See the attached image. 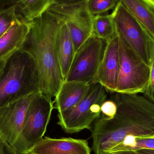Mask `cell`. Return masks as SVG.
I'll return each instance as SVG.
<instances>
[{
	"label": "cell",
	"mask_w": 154,
	"mask_h": 154,
	"mask_svg": "<svg viewBox=\"0 0 154 154\" xmlns=\"http://www.w3.org/2000/svg\"><path fill=\"white\" fill-rule=\"evenodd\" d=\"M117 111L110 118L100 115L92 128L95 154H110L129 136L154 137V103L140 94L117 93L112 97Z\"/></svg>",
	"instance_id": "cell-1"
},
{
	"label": "cell",
	"mask_w": 154,
	"mask_h": 154,
	"mask_svg": "<svg viewBox=\"0 0 154 154\" xmlns=\"http://www.w3.org/2000/svg\"><path fill=\"white\" fill-rule=\"evenodd\" d=\"M61 20L47 11L30 22L29 31L22 50L36 61L40 79V92L55 98L64 79L58 57V34Z\"/></svg>",
	"instance_id": "cell-2"
},
{
	"label": "cell",
	"mask_w": 154,
	"mask_h": 154,
	"mask_svg": "<svg viewBox=\"0 0 154 154\" xmlns=\"http://www.w3.org/2000/svg\"><path fill=\"white\" fill-rule=\"evenodd\" d=\"M39 91L36 61L28 52L16 51L7 59L0 77V108Z\"/></svg>",
	"instance_id": "cell-3"
},
{
	"label": "cell",
	"mask_w": 154,
	"mask_h": 154,
	"mask_svg": "<svg viewBox=\"0 0 154 154\" xmlns=\"http://www.w3.org/2000/svg\"><path fill=\"white\" fill-rule=\"evenodd\" d=\"M54 108L51 98L40 91L36 93L28 108L20 134L12 146L16 153L26 154L43 138Z\"/></svg>",
	"instance_id": "cell-4"
},
{
	"label": "cell",
	"mask_w": 154,
	"mask_h": 154,
	"mask_svg": "<svg viewBox=\"0 0 154 154\" xmlns=\"http://www.w3.org/2000/svg\"><path fill=\"white\" fill-rule=\"evenodd\" d=\"M107 91L100 83H92L83 98L69 110L58 113L57 124L66 133L73 134L92 129V124L101 115V106Z\"/></svg>",
	"instance_id": "cell-5"
},
{
	"label": "cell",
	"mask_w": 154,
	"mask_h": 154,
	"mask_svg": "<svg viewBox=\"0 0 154 154\" xmlns=\"http://www.w3.org/2000/svg\"><path fill=\"white\" fill-rule=\"evenodd\" d=\"M111 14L119 37L150 66L154 40L150 33L120 1Z\"/></svg>",
	"instance_id": "cell-6"
},
{
	"label": "cell",
	"mask_w": 154,
	"mask_h": 154,
	"mask_svg": "<svg viewBox=\"0 0 154 154\" xmlns=\"http://www.w3.org/2000/svg\"><path fill=\"white\" fill-rule=\"evenodd\" d=\"M119 37L120 69L116 92L144 93L149 84L150 66Z\"/></svg>",
	"instance_id": "cell-7"
},
{
	"label": "cell",
	"mask_w": 154,
	"mask_h": 154,
	"mask_svg": "<svg viewBox=\"0 0 154 154\" xmlns=\"http://www.w3.org/2000/svg\"><path fill=\"white\" fill-rule=\"evenodd\" d=\"M48 11L66 25L70 32L75 54L92 34L94 16L88 11L86 0L73 3H55Z\"/></svg>",
	"instance_id": "cell-8"
},
{
	"label": "cell",
	"mask_w": 154,
	"mask_h": 154,
	"mask_svg": "<svg viewBox=\"0 0 154 154\" xmlns=\"http://www.w3.org/2000/svg\"><path fill=\"white\" fill-rule=\"evenodd\" d=\"M107 42L91 35L77 51L65 81L94 83Z\"/></svg>",
	"instance_id": "cell-9"
},
{
	"label": "cell",
	"mask_w": 154,
	"mask_h": 154,
	"mask_svg": "<svg viewBox=\"0 0 154 154\" xmlns=\"http://www.w3.org/2000/svg\"><path fill=\"white\" fill-rule=\"evenodd\" d=\"M36 93L0 108V134L11 146L20 134L28 108Z\"/></svg>",
	"instance_id": "cell-10"
},
{
	"label": "cell",
	"mask_w": 154,
	"mask_h": 154,
	"mask_svg": "<svg viewBox=\"0 0 154 154\" xmlns=\"http://www.w3.org/2000/svg\"><path fill=\"white\" fill-rule=\"evenodd\" d=\"M119 69V37L117 32L107 42L94 83H100L107 92L115 93L117 87Z\"/></svg>",
	"instance_id": "cell-11"
},
{
	"label": "cell",
	"mask_w": 154,
	"mask_h": 154,
	"mask_svg": "<svg viewBox=\"0 0 154 154\" xmlns=\"http://www.w3.org/2000/svg\"><path fill=\"white\" fill-rule=\"evenodd\" d=\"M26 154H91L88 142L70 137H43Z\"/></svg>",
	"instance_id": "cell-12"
},
{
	"label": "cell",
	"mask_w": 154,
	"mask_h": 154,
	"mask_svg": "<svg viewBox=\"0 0 154 154\" xmlns=\"http://www.w3.org/2000/svg\"><path fill=\"white\" fill-rule=\"evenodd\" d=\"M91 85L76 81H64L53 101L54 108L57 110L58 113L71 109L85 97Z\"/></svg>",
	"instance_id": "cell-13"
},
{
	"label": "cell",
	"mask_w": 154,
	"mask_h": 154,
	"mask_svg": "<svg viewBox=\"0 0 154 154\" xmlns=\"http://www.w3.org/2000/svg\"><path fill=\"white\" fill-rule=\"evenodd\" d=\"M31 23L21 17L0 38V59L8 58L20 50L29 31Z\"/></svg>",
	"instance_id": "cell-14"
},
{
	"label": "cell",
	"mask_w": 154,
	"mask_h": 154,
	"mask_svg": "<svg viewBox=\"0 0 154 154\" xmlns=\"http://www.w3.org/2000/svg\"><path fill=\"white\" fill-rule=\"evenodd\" d=\"M57 47L59 63L65 81L70 70L75 52L70 32L62 21L59 29Z\"/></svg>",
	"instance_id": "cell-15"
},
{
	"label": "cell",
	"mask_w": 154,
	"mask_h": 154,
	"mask_svg": "<svg viewBox=\"0 0 154 154\" xmlns=\"http://www.w3.org/2000/svg\"><path fill=\"white\" fill-rule=\"evenodd\" d=\"M124 6L145 27L154 40V10L143 0H120Z\"/></svg>",
	"instance_id": "cell-16"
},
{
	"label": "cell",
	"mask_w": 154,
	"mask_h": 154,
	"mask_svg": "<svg viewBox=\"0 0 154 154\" xmlns=\"http://www.w3.org/2000/svg\"><path fill=\"white\" fill-rule=\"evenodd\" d=\"M56 0H15L17 11L21 18L30 22L47 11Z\"/></svg>",
	"instance_id": "cell-17"
},
{
	"label": "cell",
	"mask_w": 154,
	"mask_h": 154,
	"mask_svg": "<svg viewBox=\"0 0 154 154\" xmlns=\"http://www.w3.org/2000/svg\"><path fill=\"white\" fill-rule=\"evenodd\" d=\"M117 33L111 14L94 16L92 21V36L108 42Z\"/></svg>",
	"instance_id": "cell-18"
},
{
	"label": "cell",
	"mask_w": 154,
	"mask_h": 154,
	"mask_svg": "<svg viewBox=\"0 0 154 154\" xmlns=\"http://www.w3.org/2000/svg\"><path fill=\"white\" fill-rule=\"evenodd\" d=\"M141 149L154 150V137H137L129 136L115 146L111 151V153L119 151H136Z\"/></svg>",
	"instance_id": "cell-19"
},
{
	"label": "cell",
	"mask_w": 154,
	"mask_h": 154,
	"mask_svg": "<svg viewBox=\"0 0 154 154\" xmlns=\"http://www.w3.org/2000/svg\"><path fill=\"white\" fill-rule=\"evenodd\" d=\"M120 0H86V5L90 13L96 16L107 14L114 10Z\"/></svg>",
	"instance_id": "cell-20"
},
{
	"label": "cell",
	"mask_w": 154,
	"mask_h": 154,
	"mask_svg": "<svg viewBox=\"0 0 154 154\" xmlns=\"http://www.w3.org/2000/svg\"><path fill=\"white\" fill-rule=\"evenodd\" d=\"M20 17L15 5L0 11V38Z\"/></svg>",
	"instance_id": "cell-21"
},
{
	"label": "cell",
	"mask_w": 154,
	"mask_h": 154,
	"mask_svg": "<svg viewBox=\"0 0 154 154\" xmlns=\"http://www.w3.org/2000/svg\"><path fill=\"white\" fill-rule=\"evenodd\" d=\"M117 111V106L112 99L106 100L101 106V115L109 118L113 117Z\"/></svg>",
	"instance_id": "cell-22"
},
{
	"label": "cell",
	"mask_w": 154,
	"mask_h": 154,
	"mask_svg": "<svg viewBox=\"0 0 154 154\" xmlns=\"http://www.w3.org/2000/svg\"><path fill=\"white\" fill-rule=\"evenodd\" d=\"M150 68L151 71L149 84L146 90L144 93L146 96V97L154 103V43L153 46Z\"/></svg>",
	"instance_id": "cell-23"
},
{
	"label": "cell",
	"mask_w": 154,
	"mask_h": 154,
	"mask_svg": "<svg viewBox=\"0 0 154 154\" xmlns=\"http://www.w3.org/2000/svg\"><path fill=\"white\" fill-rule=\"evenodd\" d=\"M0 154H16L11 146L0 134Z\"/></svg>",
	"instance_id": "cell-24"
},
{
	"label": "cell",
	"mask_w": 154,
	"mask_h": 154,
	"mask_svg": "<svg viewBox=\"0 0 154 154\" xmlns=\"http://www.w3.org/2000/svg\"><path fill=\"white\" fill-rule=\"evenodd\" d=\"M14 5H15V0H0V11Z\"/></svg>",
	"instance_id": "cell-25"
},
{
	"label": "cell",
	"mask_w": 154,
	"mask_h": 154,
	"mask_svg": "<svg viewBox=\"0 0 154 154\" xmlns=\"http://www.w3.org/2000/svg\"><path fill=\"white\" fill-rule=\"evenodd\" d=\"M135 152L139 154H154V150L151 149H141Z\"/></svg>",
	"instance_id": "cell-26"
},
{
	"label": "cell",
	"mask_w": 154,
	"mask_h": 154,
	"mask_svg": "<svg viewBox=\"0 0 154 154\" xmlns=\"http://www.w3.org/2000/svg\"><path fill=\"white\" fill-rule=\"evenodd\" d=\"M84 0H56V2L58 3L69 4L82 2Z\"/></svg>",
	"instance_id": "cell-27"
},
{
	"label": "cell",
	"mask_w": 154,
	"mask_h": 154,
	"mask_svg": "<svg viewBox=\"0 0 154 154\" xmlns=\"http://www.w3.org/2000/svg\"><path fill=\"white\" fill-rule=\"evenodd\" d=\"M7 58L2 59H0V77L4 69L5 66V63H6V60Z\"/></svg>",
	"instance_id": "cell-28"
},
{
	"label": "cell",
	"mask_w": 154,
	"mask_h": 154,
	"mask_svg": "<svg viewBox=\"0 0 154 154\" xmlns=\"http://www.w3.org/2000/svg\"><path fill=\"white\" fill-rule=\"evenodd\" d=\"M110 154H139L137 153L135 151H119V152H114Z\"/></svg>",
	"instance_id": "cell-29"
},
{
	"label": "cell",
	"mask_w": 154,
	"mask_h": 154,
	"mask_svg": "<svg viewBox=\"0 0 154 154\" xmlns=\"http://www.w3.org/2000/svg\"><path fill=\"white\" fill-rule=\"evenodd\" d=\"M143 1L154 10V0H143Z\"/></svg>",
	"instance_id": "cell-30"
},
{
	"label": "cell",
	"mask_w": 154,
	"mask_h": 154,
	"mask_svg": "<svg viewBox=\"0 0 154 154\" xmlns=\"http://www.w3.org/2000/svg\"><path fill=\"white\" fill-rule=\"evenodd\" d=\"M16 154H23V153H16Z\"/></svg>",
	"instance_id": "cell-31"
}]
</instances>
